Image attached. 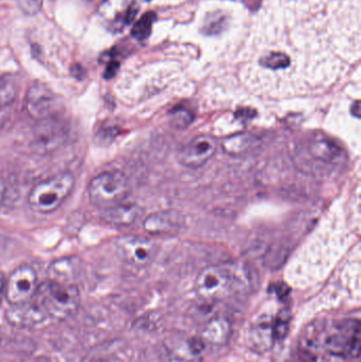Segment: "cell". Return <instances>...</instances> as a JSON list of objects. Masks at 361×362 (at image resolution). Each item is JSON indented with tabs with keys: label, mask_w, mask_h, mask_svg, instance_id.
Instances as JSON below:
<instances>
[{
	"label": "cell",
	"mask_w": 361,
	"mask_h": 362,
	"mask_svg": "<svg viewBox=\"0 0 361 362\" xmlns=\"http://www.w3.org/2000/svg\"><path fill=\"white\" fill-rule=\"evenodd\" d=\"M243 274L233 264L209 266L197 276V295L206 301H223L243 293L249 286Z\"/></svg>",
	"instance_id": "6da1fadb"
},
{
	"label": "cell",
	"mask_w": 361,
	"mask_h": 362,
	"mask_svg": "<svg viewBox=\"0 0 361 362\" xmlns=\"http://www.w3.org/2000/svg\"><path fill=\"white\" fill-rule=\"evenodd\" d=\"M309 349H322L329 354L360 357L361 346L360 322L348 320L332 327H318L307 335Z\"/></svg>",
	"instance_id": "7a4b0ae2"
},
{
	"label": "cell",
	"mask_w": 361,
	"mask_h": 362,
	"mask_svg": "<svg viewBox=\"0 0 361 362\" xmlns=\"http://www.w3.org/2000/svg\"><path fill=\"white\" fill-rule=\"evenodd\" d=\"M47 316L57 320H66L76 314L80 306L81 296L76 284L48 280L37 287L34 296Z\"/></svg>",
	"instance_id": "3957f363"
},
{
	"label": "cell",
	"mask_w": 361,
	"mask_h": 362,
	"mask_svg": "<svg viewBox=\"0 0 361 362\" xmlns=\"http://www.w3.org/2000/svg\"><path fill=\"white\" fill-rule=\"evenodd\" d=\"M73 187L74 177L69 172L40 181L30 192V208L42 214L54 212L65 202Z\"/></svg>",
	"instance_id": "277c9868"
},
{
	"label": "cell",
	"mask_w": 361,
	"mask_h": 362,
	"mask_svg": "<svg viewBox=\"0 0 361 362\" xmlns=\"http://www.w3.org/2000/svg\"><path fill=\"white\" fill-rule=\"evenodd\" d=\"M131 192L129 178L119 171L103 172L89 183V200L97 208L107 209L124 202Z\"/></svg>",
	"instance_id": "5b68a950"
},
{
	"label": "cell",
	"mask_w": 361,
	"mask_h": 362,
	"mask_svg": "<svg viewBox=\"0 0 361 362\" xmlns=\"http://www.w3.org/2000/svg\"><path fill=\"white\" fill-rule=\"evenodd\" d=\"M116 248L121 259L135 267L148 266L157 255L156 244L146 236H121L117 238Z\"/></svg>",
	"instance_id": "8992f818"
},
{
	"label": "cell",
	"mask_w": 361,
	"mask_h": 362,
	"mask_svg": "<svg viewBox=\"0 0 361 362\" xmlns=\"http://www.w3.org/2000/svg\"><path fill=\"white\" fill-rule=\"evenodd\" d=\"M206 350L203 342L197 336H172L162 342L161 362H201V355Z\"/></svg>",
	"instance_id": "52a82bcc"
},
{
	"label": "cell",
	"mask_w": 361,
	"mask_h": 362,
	"mask_svg": "<svg viewBox=\"0 0 361 362\" xmlns=\"http://www.w3.org/2000/svg\"><path fill=\"white\" fill-rule=\"evenodd\" d=\"M61 99L47 85H32L25 95V110L35 121L54 118L61 110Z\"/></svg>",
	"instance_id": "ba28073f"
},
{
	"label": "cell",
	"mask_w": 361,
	"mask_h": 362,
	"mask_svg": "<svg viewBox=\"0 0 361 362\" xmlns=\"http://www.w3.org/2000/svg\"><path fill=\"white\" fill-rule=\"evenodd\" d=\"M37 276L29 265L16 268L6 283V298L11 305L25 303L33 299L37 291Z\"/></svg>",
	"instance_id": "9c48e42d"
},
{
	"label": "cell",
	"mask_w": 361,
	"mask_h": 362,
	"mask_svg": "<svg viewBox=\"0 0 361 362\" xmlns=\"http://www.w3.org/2000/svg\"><path fill=\"white\" fill-rule=\"evenodd\" d=\"M67 138V131L57 117L37 121L34 129L32 146L40 155L50 154L59 148Z\"/></svg>",
	"instance_id": "30bf717a"
},
{
	"label": "cell",
	"mask_w": 361,
	"mask_h": 362,
	"mask_svg": "<svg viewBox=\"0 0 361 362\" xmlns=\"http://www.w3.org/2000/svg\"><path fill=\"white\" fill-rule=\"evenodd\" d=\"M218 150V142L211 136H197L178 153V160L184 167L199 169L208 163Z\"/></svg>",
	"instance_id": "8fae6325"
},
{
	"label": "cell",
	"mask_w": 361,
	"mask_h": 362,
	"mask_svg": "<svg viewBox=\"0 0 361 362\" xmlns=\"http://www.w3.org/2000/svg\"><path fill=\"white\" fill-rule=\"evenodd\" d=\"M47 317L46 313L34 297L25 303L12 305V308L6 312L8 323L18 327H35Z\"/></svg>",
	"instance_id": "7c38bea8"
},
{
	"label": "cell",
	"mask_w": 361,
	"mask_h": 362,
	"mask_svg": "<svg viewBox=\"0 0 361 362\" xmlns=\"http://www.w3.org/2000/svg\"><path fill=\"white\" fill-rule=\"evenodd\" d=\"M231 323L225 317H213L206 321L199 333L197 337L207 346H223L230 339Z\"/></svg>",
	"instance_id": "4fadbf2b"
},
{
	"label": "cell",
	"mask_w": 361,
	"mask_h": 362,
	"mask_svg": "<svg viewBox=\"0 0 361 362\" xmlns=\"http://www.w3.org/2000/svg\"><path fill=\"white\" fill-rule=\"evenodd\" d=\"M248 338L250 346L256 352L264 353L271 350L276 341L273 319L271 316L260 317L250 327Z\"/></svg>",
	"instance_id": "5bb4252c"
},
{
	"label": "cell",
	"mask_w": 361,
	"mask_h": 362,
	"mask_svg": "<svg viewBox=\"0 0 361 362\" xmlns=\"http://www.w3.org/2000/svg\"><path fill=\"white\" fill-rule=\"evenodd\" d=\"M143 214V211L135 204H121L103 209L102 219L114 227H129L134 225Z\"/></svg>",
	"instance_id": "9a60e30c"
},
{
	"label": "cell",
	"mask_w": 361,
	"mask_h": 362,
	"mask_svg": "<svg viewBox=\"0 0 361 362\" xmlns=\"http://www.w3.org/2000/svg\"><path fill=\"white\" fill-rule=\"evenodd\" d=\"M182 225L179 216L175 213H154L146 217L143 221V228L146 232L154 235H167L175 233Z\"/></svg>",
	"instance_id": "2e32d148"
},
{
	"label": "cell",
	"mask_w": 361,
	"mask_h": 362,
	"mask_svg": "<svg viewBox=\"0 0 361 362\" xmlns=\"http://www.w3.org/2000/svg\"><path fill=\"white\" fill-rule=\"evenodd\" d=\"M309 152L314 158L330 165H336L343 159V151L332 139L317 135L311 140Z\"/></svg>",
	"instance_id": "e0dca14e"
},
{
	"label": "cell",
	"mask_w": 361,
	"mask_h": 362,
	"mask_svg": "<svg viewBox=\"0 0 361 362\" xmlns=\"http://www.w3.org/2000/svg\"><path fill=\"white\" fill-rule=\"evenodd\" d=\"M258 144V138L252 134L239 133L230 137L225 138L220 142V148L223 152L229 156L241 157L251 152Z\"/></svg>",
	"instance_id": "ac0fdd59"
},
{
	"label": "cell",
	"mask_w": 361,
	"mask_h": 362,
	"mask_svg": "<svg viewBox=\"0 0 361 362\" xmlns=\"http://www.w3.org/2000/svg\"><path fill=\"white\" fill-rule=\"evenodd\" d=\"M102 15L105 16L114 29L121 30L126 25L129 6L124 0H106L101 6Z\"/></svg>",
	"instance_id": "d6986e66"
},
{
	"label": "cell",
	"mask_w": 361,
	"mask_h": 362,
	"mask_svg": "<svg viewBox=\"0 0 361 362\" xmlns=\"http://www.w3.org/2000/svg\"><path fill=\"white\" fill-rule=\"evenodd\" d=\"M76 266L72 259H63L55 261L51 264L49 268V280L57 281V282L68 283V284H74L73 279L76 278Z\"/></svg>",
	"instance_id": "ffe728a7"
},
{
	"label": "cell",
	"mask_w": 361,
	"mask_h": 362,
	"mask_svg": "<svg viewBox=\"0 0 361 362\" xmlns=\"http://www.w3.org/2000/svg\"><path fill=\"white\" fill-rule=\"evenodd\" d=\"M156 13L146 12L137 23L134 25L131 29V35L137 40H146L150 37V32H152L153 23L156 21Z\"/></svg>",
	"instance_id": "44dd1931"
},
{
	"label": "cell",
	"mask_w": 361,
	"mask_h": 362,
	"mask_svg": "<svg viewBox=\"0 0 361 362\" xmlns=\"http://www.w3.org/2000/svg\"><path fill=\"white\" fill-rule=\"evenodd\" d=\"M17 95L16 83L10 76H0V110L10 105Z\"/></svg>",
	"instance_id": "7402d4cb"
},
{
	"label": "cell",
	"mask_w": 361,
	"mask_h": 362,
	"mask_svg": "<svg viewBox=\"0 0 361 362\" xmlns=\"http://www.w3.org/2000/svg\"><path fill=\"white\" fill-rule=\"evenodd\" d=\"M292 317L288 310H282L277 318L273 320V334L276 340H283L290 332V325Z\"/></svg>",
	"instance_id": "603a6c76"
},
{
	"label": "cell",
	"mask_w": 361,
	"mask_h": 362,
	"mask_svg": "<svg viewBox=\"0 0 361 362\" xmlns=\"http://www.w3.org/2000/svg\"><path fill=\"white\" fill-rule=\"evenodd\" d=\"M261 65L269 69H284L290 65V57L282 52H273L261 59Z\"/></svg>",
	"instance_id": "cb8c5ba5"
},
{
	"label": "cell",
	"mask_w": 361,
	"mask_h": 362,
	"mask_svg": "<svg viewBox=\"0 0 361 362\" xmlns=\"http://www.w3.org/2000/svg\"><path fill=\"white\" fill-rule=\"evenodd\" d=\"M192 115L184 108H176L172 112L171 122L177 129H184L192 122Z\"/></svg>",
	"instance_id": "d4e9b609"
},
{
	"label": "cell",
	"mask_w": 361,
	"mask_h": 362,
	"mask_svg": "<svg viewBox=\"0 0 361 362\" xmlns=\"http://www.w3.org/2000/svg\"><path fill=\"white\" fill-rule=\"evenodd\" d=\"M224 16H218V14L208 17L205 23V31L210 34L218 33L224 27Z\"/></svg>",
	"instance_id": "484cf974"
},
{
	"label": "cell",
	"mask_w": 361,
	"mask_h": 362,
	"mask_svg": "<svg viewBox=\"0 0 361 362\" xmlns=\"http://www.w3.org/2000/svg\"><path fill=\"white\" fill-rule=\"evenodd\" d=\"M19 6L25 14H35L42 6V0H19Z\"/></svg>",
	"instance_id": "4316f807"
},
{
	"label": "cell",
	"mask_w": 361,
	"mask_h": 362,
	"mask_svg": "<svg viewBox=\"0 0 361 362\" xmlns=\"http://www.w3.org/2000/svg\"><path fill=\"white\" fill-rule=\"evenodd\" d=\"M119 67H120V64H119L118 62H110L107 67H106L105 72H104V78H114V76H116L117 71L119 70Z\"/></svg>",
	"instance_id": "83f0119b"
},
{
	"label": "cell",
	"mask_w": 361,
	"mask_h": 362,
	"mask_svg": "<svg viewBox=\"0 0 361 362\" xmlns=\"http://www.w3.org/2000/svg\"><path fill=\"white\" fill-rule=\"evenodd\" d=\"M4 297H6V283L0 278V305H1Z\"/></svg>",
	"instance_id": "f1b7e54d"
},
{
	"label": "cell",
	"mask_w": 361,
	"mask_h": 362,
	"mask_svg": "<svg viewBox=\"0 0 361 362\" xmlns=\"http://www.w3.org/2000/svg\"><path fill=\"white\" fill-rule=\"evenodd\" d=\"M72 74H73L76 78H80L81 74H84V70H83V68L81 67L80 65H76L73 66V68H72Z\"/></svg>",
	"instance_id": "f546056e"
},
{
	"label": "cell",
	"mask_w": 361,
	"mask_h": 362,
	"mask_svg": "<svg viewBox=\"0 0 361 362\" xmlns=\"http://www.w3.org/2000/svg\"><path fill=\"white\" fill-rule=\"evenodd\" d=\"M93 362H123L121 359L117 358V357H107V358H100L97 361Z\"/></svg>",
	"instance_id": "4dcf8cb0"
},
{
	"label": "cell",
	"mask_w": 361,
	"mask_h": 362,
	"mask_svg": "<svg viewBox=\"0 0 361 362\" xmlns=\"http://www.w3.org/2000/svg\"><path fill=\"white\" fill-rule=\"evenodd\" d=\"M4 193H6V187H4V182L0 181V206H1L2 200H4Z\"/></svg>",
	"instance_id": "1f68e13d"
},
{
	"label": "cell",
	"mask_w": 361,
	"mask_h": 362,
	"mask_svg": "<svg viewBox=\"0 0 361 362\" xmlns=\"http://www.w3.org/2000/svg\"><path fill=\"white\" fill-rule=\"evenodd\" d=\"M0 341H1V333H0Z\"/></svg>",
	"instance_id": "d6a6232c"
},
{
	"label": "cell",
	"mask_w": 361,
	"mask_h": 362,
	"mask_svg": "<svg viewBox=\"0 0 361 362\" xmlns=\"http://www.w3.org/2000/svg\"><path fill=\"white\" fill-rule=\"evenodd\" d=\"M87 1H90V0H87Z\"/></svg>",
	"instance_id": "836d02e7"
}]
</instances>
